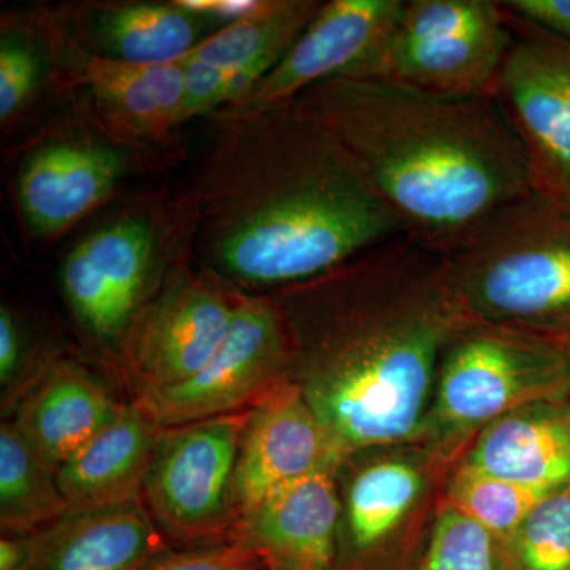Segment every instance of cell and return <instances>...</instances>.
<instances>
[{
	"mask_svg": "<svg viewBox=\"0 0 570 570\" xmlns=\"http://www.w3.org/2000/svg\"><path fill=\"white\" fill-rule=\"evenodd\" d=\"M269 295L287 326L292 379L344 456L419 442L442 352L466 318L444 255L397 236Z\"/></svg>",
	"mask_w": 570,
	"mask_h": 570,
	"instance_id": "6da1fadb",
	"label": "cell"
},
{
	"mask_svg": "<svg viewBox=\"0 0 570 570\" xmlns=\"http://www.w3.org/2000/svg\"><path fill=\"white\" fill-rule=\"evenodd\" d=\"M130 146L104 132L82 105L22 157L17 202L29 234L59 238L115 194L132 159Z\"/></svg>",
	"mask_w": 570,
	"mask_h": 570,
	"instance_id": "4fadbf2b",
	"label": "cell"
},
{
	"mask_svg": "<svg viewBox=\"0 0 570 570\" xmlns=\"http://www.w3.org/2000/svg\"><path fill=\"white\" fill-rule=\"evenodd\" d=\"M67 89H80L94 121L130 148L165 141L187 122L181 61L132 66L80 58Z\"/></svg>",
	"mask_w": 570,
	"mask_h": 570,
	"instance_id": "e0dca14e",
	"label": "cell"
},
{
	"mask_svg": "<svg viewBox=\"0 0 570 570\" xmlns=\"http://www.w3.org/2000/svg\"><path fill=\"white\" fill-rule=\"evenodd\" d=\"M66 37L51 9L7 11L0 26V122L3 132L18 126L43 96L48 81L61 77L58 58H70Z\"/></svg>",
	"mask_w": 570,
	"mask_h": 570,
	"instance_id": "cb8c5ba5",
	"label": "cell"
},
{
	"mask_svg": "<svg viewBox=\"0 0 570 570\" xmlns=\"http://www.w3.org/2000/svg\"><path fill=\"white\" fill-rule=\"evenodd\" d=\"M501 6L551 36L570 41V0H509Z\"/></svg>",
	"mask_w": 570,
	"mask_h": 570,
	"instance_id": "4dcf8cb0",
	"label": "cell"
},
{
	"mask_svg": "<svg viewBox=\"0 0 570 570\" xmlns=\"http://www.w3.org/2000/svg\"><path fill=\"white\" fill-rule=\"evenodd\" d=\"M343 459L298 384L285 382L250 407L232 485L236 524L276 490Z\"/></svg>",
	"mask_w": 570,
	"mask_h": 570,
	"instance_id": "9a60e30c",
	"label": "cell"
},
{
	"mask_svg": "<svg viewBox=\"0 0 570 570\" xmlns=\"http://www.w3.org/2000/svg\"><path fill=\"white\" fill-rule=\"evenodd\" d=\"M174 549L142 501L67 510L33 534L22 570H146Z\"/></svg>",
	"mask_w": 570,
	"mask_h": 570,
	"instance_id": "d6986e66",
	"label": "cell"
},
{
	"mask_svg": "<svg viewBox=\"0 0 570 570\" xmlns=\"http://www.w3.org/2000/svg\"><path fill=\"white\" fill-rule=\"evenodd\" d=\"M321 7L316 0H258L250 13L220 26L183 59L223 71L238 102L284 58Z\"/></svg>",
	"mask_w": 570,
	"mask_h": 570,
	"instance_id": "603a6c76",
	"label": "cell"
},
{
	"mask_svg": "<svg viewBox=\"0 0 570 570\" xmlns=\"http://www.w3.org/2000/svg\"><path fill=\"white\" fill-rule=\"evenodd\" d=\"M163 428L130 401L115 419L58 469L69 510L104 509L141 501Z\"/></svg>",
	"mask_w": 570,
	"mask_h": 570,
	"instance_id": "7402d4cb",
	"label": "cell"
},
{
	"mask_svg": "<svg viewBox=\"0 0 570 570\" xmlns=\"http://www.w3.org/2000/svg\"><path fill=\"white\" fill-rule=\"evenodd\" d=\"M404 0L322 2L309 26L253 91L209 118L238 119L295 102L337 77L362 78L396 26Z\"/></svg>",
	"mask_w": 570,
	"mask_h": 570,
	"instance_id": "5bb4252c",
	"label": "cell"
},
{
	"mask_svg": "<svg viewBox=\"0 0 570 570\" xmlns=\"http://www.w3.org/2000/svg\"><path fill=\"white\" fill-rule=\"evenodd\" d=\"M336 466L269 494L236 524L232 542L262 551L284 570H336L341 501Z\"/></svg>",
	"mask_w": 570,
	"mask_h": 570,
	"instance_id": "ac0fdd59",
	"label": "cell"
},
{
	"mask_svg": "<svg viewBox=\"0 0 570 570\" xmlns=\"http://www.w3.org/2000/svg\"><path fill=\"white\" fill-rule=\"evenodd\" d=\"M566 352H568L569 367H570V336L566 341Z\"/></svg>",
	"mask_w": 570,
	"mask_h": 570,
	"instance_id": "836d02e7",
	"label": "cell"
},
{
	"mask_svg": "<svg viewBox=\"0 0 570 570\" xmlns=\"http://www.w3.org/2000/svg\"><path fill=\"white\" fill-rule=\"evenodd\" d=\"M456 464L420 442L344 456L336 570H387L423 549Z\"/></svg>",
	"mask_w": 570,
	"mask_h": 570,
	"instance_id": "8992f818",
	"label": "cell"
},
{
	"mask_svg": "<svg viewBox=\"0 0 570 570\" xmlns=\"http://www.w3.org/2000/svg\"><path fill=\"white\" fill-rule=\"evenodd\" d=\"M505 13L510 43L493 92L523 142L534 190L570 205V41Z\"/></svg>",
	"mask_w": 570,
	"mask_h": 570,
	"instance_id": "7c38bea8",
	"label": "cell"
},
{
	"mask_svg": "<svg viewBox=\"0 0 570 570\" xmlns=\"http://www.w3.org/2000/svg\"><path fill=\"white\" fill-rule=\"evenodd\" d=\"M460 463L551 493L570 489V397L540 401L490 423Z\"/></svg>",
	"mask_w": 570,
	"mask_h": 570,
	"instance_id": "44dd1931",
	"label": "cell"
},
{
	"mask_svg": "<svg viewBox=\"0 0 570 570\" xmlns=\"http://www.w3.org/2000/svg\"><path fill=\"white\" fill-rule=\"evenodd\" d=\"M510 43L508 13L490 0H407L362 78L445 96L493 92Z\"/></svg>",
	"mask_w": 570,
	"mask_h": 570,
	"instance_id": "ba28073f",
	"label": "cell"
},
{
	"mask_svg": "<svg viewBox=\"0 0 570 570\" xmlns=\"http://www.w3.org/2000/svg\"><path fill=\"white\" fill-rule=\"evenodd\" d=\"M78 58L153 66L186 58L217 24L175 2L96 0L51 9Z\"/></svg>",
	"mask_w": 570,
	"mask_h": 570,
	"instance_id": "2e32d148",
	"label": "cell"
},
{
	"mask_svg": "<svg viewBox=\"0 0 570 570\" xmlns=\"http://www.w3.org/2000/svg\"><path fill=\"white\" fill-rule=\"evenodd\" d=\"M159 209L129 206L112 213L63 257L59 283L71 314L94 343L119 355L130 330L170 266L174 238Z\"/></svg>",
	"mask_w": 570,
	"mask_h": 570,
	"instance_id": "52a82bcc",
	"label": "cell"
},
{
	"mask_svg": "<svg viewBox=\"0 0 570 570\" xmlns=\"http://www.w3.org/2000/svg\"><path fill=\"white\" fill-rule=\"evenodd\" d=\"M494 550L499 570H570V489L543 499Z\"/></svg>",
	"mask_w": 570,
	"mask_h": 570,
	"instance_id": "4316f807",
	"label": "cell"
},
{
	"mask_svg": "<svg viewBox=\"0 0 570 570\" xmlns=\"http://www.w3.org/2000/svg\"><path fill=\"white\" fill-rule=\"evenodd\" d=\"M275 568L262 551L242 542L174 549L146 570H269Z\"/></svg>",
	"mask_w": 570,
	"mask_h": 570,
	"instance_id": "f546056e",
	"label": "cell"
},
{
	"mask_svg": "<svg viewBox=\"0 0 570 570\" xmlns=\"http://www.w3.org/2000/svg\"><path fill=\"white\" fill-rule=\"evenodd\" d=\"M250 409L165 428L141 501L175 549L232 542V485Z\"/></svg>",
	"mask_w": 570,
	"mask_h": 570,
	"instance_id": "9c48e42d",
	"label": "cell"
},
{
	"mask_svg": "<svg viewBox=\"0 0 570 570\" xmlns=\"http://www.w3.org/2000/svg\"><path fill=\"white\" fill-rule=\"evenodd\" d=\"M28 326L7 303L0 306V389L2 407L14 409L45 365L32 363ZM52 358V356H51Z\"/></svg>",
	"mask_w": 570,
	"mask_h": 570,
	"instance_id": "f1b7e54d",
	"label": "cell"
},
{
	"mask_svg": "<svg viewBox=\"0 0 570 570\" xmlns=\"http://www.w3.org/2000/svg\"><path fill=\"white\" fill-rule=\"evenodd\" d=\"M442 255L464 316L568 341L569 204L532 190L491 214Z\"/></svg>",
	"mask_w": 570,
	"mask_h": 570,
	"instance_id": "277c9868",
	"label": "cell"
},
{
	"mask_svg": "<svg viewBox=\"0 0 570 570\" xmlns=\"http://www.w3.org/2000/svg\"><path fill=\"white\" fill-rule=\"evenodd\" d=\"M292 104L335 135L404 235L438 253L534 190L523 142L494 92L445 96L337 77Z\"/></svg>",
	"mask_w": 570,
	"mask_h": 570,
	"instance_id": "3957f363",
	"label": "cell"
},
{
	"mask_svg": "<svg viewBox=\"0 0 570 570\" xmlns=\"http://www.w3.org/2000/svg\"><path fill=\"white\" fill-rule=\"evenodd\" d=\"M33 535L2 534L0 570H22L31 557Z\"/></svg>",
	"mask_w": 570,
	"mask_h": 570,
	"instance_id": "d6a6232c",
	"label": "cell"
},
{
	"mask_svg": "<svg viewBox=\"0 0 570 570\" xmlns=\"http://www.w3.org/2000/svg\"><path fill=\"white\" fill-rule=\"evenodd\" d=\"M69 510L58 469L11 420L0 426V527L2 534L33 535Z\"/></svg>",
	"mask_w": 570,
	"mask_h": 570,
	"instance_id": "d4e9b609",
	"label": "cell"
},
{
	"mask_svg": "<svg viewBox=\"0 0 570 570\" xmlns=\"http://www.w3.org/2000/svg\"><path fill=\"white\" fill-rule=\"evenodd\" d=\"M242 291L176 261L119 352L134 397L183 384L223 346Z\"/></svg>",
	"mask_w": 570,
	"mask_h": 570,
	"instance_id": "30bf717a",
	"label": "cell"
},
{
	"mask_svg": "<svg viewBox=\"0 0 570 570\" xmlns=\"http://www.w3.org/2000/svg\"><path fill=\"white\" fill-rule=\"evenodd\" d=\"M122 404L88 367L52 356L10 420L59 469L115 419Z\"/></svg>",
	"mask_w": 570,
	"mask_h": 570,
	"instance_id": "ffe728a7",
	"label": "cell"
},
{
	"mask_svg": "<svg viewBox=\"0 0 570 570\" xmlns=\"http://www.w3.org/2000/svg\"><path fill=\"white\" fill-rule=\"evenodd\" d=\"M179 2L194 13L223 26L246 17L258 6V0H179Z\"/></svg>",
	"mask_w": 570,
	"mask_h": 570,
	"instance_id": "1f68e13d",
	"label": "cell"
},
{
	"mask_svg": "<svg viewBox=\"0 0 570 570\" xmlns=\"http://www.w3.org/2000/svg\"><path fill=\"white\" fill-rule=\"evenodd\" d=\"M212 119L189 202L206 269L232 287L272 294L404 235L335 135L295 104Z\"/></svg>",
	"mask_w": 570,
	"mask_h": 570,
	"instance_id": "7a4b0ae2",
	"label": "cell"
},
{
	"mask_svg": "<svg viewBox=\"0 0 570 570\" xmlns=\"http://www.w3.org/2000/svg\"><path fill=\"white\" fill-rule=\"evenodd\" d=\"M570 397L566 341L464 318L442 352L420 444L455 461L517 409Z\"/></svg>",
	"mask_w": 570,
	"mask_h": 570,
	"instance_id": "5b68a950",
	"label": "cell"
},
{
	"mask_svg": "<svg viewBox=\"0 0 570 570\" xmlns=\"http://www.w3.org/2000/svg\"><path fill=\"white\" fill-rule=\"evenodd\" d=\"M287 326L269 294L239 295L230 332L195 376L132 397L163 430L250 409L292 379Z\"/></svg>",
	"mask_w": 570,
	"mask_h": 570,
	"instance_id": "8fae6325",
	"label": "cell"
},
{
	"mask_svg": "<svg viewBox=\"0 0 570 570\" xmlns=\"http://www.w3.org/2000/svg\"><path fill=\"white\" fill-rule=\"evenodd\" d=\"M269 570H284V569L276 568V566H275V568H272Z\"/></svg>",
	"mask_w": 570,
	"mask_h": 570,
	"instance_id": "e575fe53",
	"label": "cell"
},
{
	"mask_svg": "<svg viewBox=\"0 0 570 570\" xmlns=\"http://www.w3.org/2000/svg\"><path fill=\"white\" fill-rule=\"evenodd\" d=\"M412 570H499L493 539L444 501Z\"/></svg>",
	"mask_w": 570,
	"mask_h": 570,
	"instance_id": "83f0119b",
	"label": "cell"
},
{
	"mask_svg": "<svg viewBox=\"0 0 570 570\" xmlns=\"http://www.w3.org/2000/svg\"><path fill=\"white\" fill-rule=\"evenodd\" d=\"M550 494L553 493L494 478L459 461L445 489V502L489 532L494 543H501Z\"/></svg>",
	"mask_w": 570,
	"mask_h": 570,
	"instance_id": "484cf974",
	"label": "cell"
}]
</instances>
